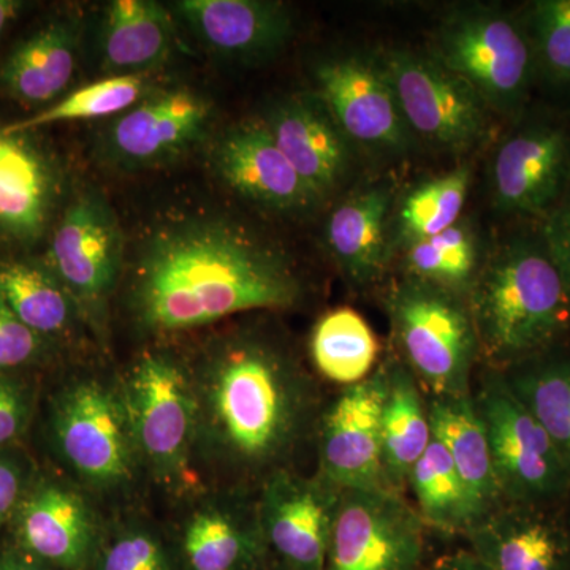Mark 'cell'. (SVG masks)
<instances>
[{"label":"cell","instance_id":"obj_1","mask_svg":"<svg viewBox=\"0 0 570 570\" xmlns=\"http://www.w3.org/2000/svg\"><path fill=\"white\" fill-rule=\"evenodd\" d=\"M302 281L276 247L227 219H184L154 232L135 262L129 311L149 335L202 328L302 299Z\"/></svg>","mask_w":570,"mask_h":570},{"label":"cell","instance_id":"obj_2","mask_svg":"<svg viewBox=\"0 0 570 570\" xmlns=\"http://www.w3.org/2000/svg\"><path fill=\"white\" fill-rule=\"evenodd\" d=\"M189 371L197 459L225 478L264 482L287 468L317 422L316 385L294 354L265 333L219 337Z\"/></svg>","mask_w":570,"mask_h":570},{"label":"cell","instance_id":"obj_3","mask_svg":"<svg viewBox=\"0 0 570 570\" xmlns=\"http://www.w3.org/2000/svg\"><path fill=\"white\" fill-rule=\"evenodd\" d=\"M468 305L479 360L498 371L550 352L570 328V292L542 238L517 236L485 255Z\"/></svg>","mask_w":570,"mask_h":570},{"label":"cell","instance_id":"obj_4","mask_svg":"<svg viewBox=\"0 0 570 570\" xmlns=\"http://www.w3.org/2000/svg\"><path fill=\"white\" fill-rule=\"evenodd\" d=\"M430 55L490 111L509 118L527 104L538 71L524 22L485 3L452 7L439 21Z\"/></svg>","mask_w":570,"mask_h":570},{"label":"cell","instance_id":"obj_5","mask_svg":"<svg viewBox=\"0 0 570 570\" xmlns=\"http://www.w3.org/2000/svg\"><path fill=\"white\" fill-rule=\"evenodd\" d=\"M401 362L431 397L472 393L479 341L468 298L403 276L385 295Z\"/></svg>","mask_w":570,"mask_h":570},{"label":"cell","instance_id":"obj_6","mask_svg":"<svg viewBox=\"0 0 570 570\" xmlns=\"http://www.w3.org/2000/svg\"><path fill=\"white\" fill-rule=\"evenodd\" d=\"M118 387L141 466L170 489L190 485L198 419L189 366L168 352H142Z\"/></svg>","mask_w":570,"mask_h":570},{"label":"cell","instance_id":"obj_7","mask_svg":"<svg viewBox=\"0 0 570 570\" xmlns=\"http://www.w3.org/2000/svg\"><path fill=\"white\" fill-rule=\"evenodd\" d=\"M51 434L59 455L89 489L129 485L141 466L118 384L80 377L55 397Z\"/></svg>","mask_w":570,"mask_h":570},{"label":"cell","instance_id":"obj_8","mask_svg":"<svg viewBox=\"0 0 570 570\" xmlns=\"http://www.w3.org/2000/svg\"><path fill=\"white\" fill-rule=\"evenodd\" d=\"M497 474L502 502L542 505L570 490V466L549 434L505 384L487 367L472 393Z\"/></svg>","mask_w":570,"mask_h":570},{"label":"cell","instance_id":"obj_9","mask_svg":"<svg viewBox=\"0 0 570 570\" xmlns=\"http://www.w3.org/2000/svg\"><path fill=\"white\" fill-rule=\"evenodd\" d=\"M377 59L415 140L449 153L471 151L485 140L489 108L430 52L389 48Z\"/></svg>","mask_w":570,"mask_h":570},{"label":"cell","instance_id":"obj_10","mask_svg":"<svg viewBox=\"0 0 570 570\" xmlns=\"http://www.w3.org/2000/svg\"><path fill=\"white\" fill-rule=\"evenodd\" d=\"M425 523L401 493L341 491L324 570H420Z\"/></svg>","mask_w":570,"mask_h":570},{"label":"cell","instance_id":"obj_11","mask_svg":"<svg viewBox=\"0 0 570 570\" xmlns=\"http://www.w3.org/2000/svg\"><path fill=\"white\" fill-rule=\"evenodd\" d=\"M122 254L121 227L102 195L88 190L67 206L52 234L50 266L81 317L99 332L121 275Z\"/></svg>","mask_w":570,"mask_h":570},{"label":"cell","instance_id":"obj_12","mask_svg":"<svg viewBox=\"0 0 570 570\" xmlns=\"http://www.w3.org/2000/svg\"><path fill=\"white\" fill-rule=\"evenodd\" d=\"M316 94L352 145L404 154L414 146L377 56L344 55L318 63Z\"/></svg>","mask_w":570,"mask_h":570},{"label":"cell","instance_id":"obj_13","mask_svg":"<svg viewBox=\"0 0 570 570\" xmlns=\"http://www.w3.org/2000/svg\"><path fill=\"white\" fill-rule=\"evenodd\" d=\"M341 491L288 468L265 478L255 505L269 557L285 570H324Z\"/></svg>","mask_w":570,"mask_h":570},{"label":"cell","instance_id":"obj_14","mask_svg":"<svg viewBox=\"0 0 570 570\" xmlns=\"http://www.w3.org/2000/svg\"><path fill=\"white\" fill-rule=\"evenodd\" d=\"M387 363L346 387L318 419V475L340 490L387 489L382 471V411ZM389 490V489H387Z\"/></svg>","mask_w":570,"mask_h":570},{"label":"cell","instance_id":"obj_15","mask_svg":"<svg viewBox=\"0 0 570 570\" xmlns=\"http://www.w3.org/2000/svg\"><path fill=\"white\" fill-rule=\"evenodd\" d=\"M212 112L209 100L193 89L149 91L105 130V153L122 167L167 163L204 140Z\"/></svg>","mask_w":570,"mask_h":570},{"label":"cell","instance_id":"obj_16","mask_svg":"<svg viewBox=\"0 0 570 570\" xmlns=\"http://www.w3.org/2000/svg\"><path fill=\"white\" fill-rule=\"evenodd\" d=\"M489 175L498 212L549 216L570 183V137L550 124L523 127L499 142Z\"/></svg>","mask_w":570,"mask_h":570},{"label":"cell","instance_id":"obj_17","mask_svg":"<svg viewBox=\"0 0 570 570\" xmlns=\"http://www.w3.org/2000/svg\"><path fill=\"white\" fill-rule=\"evenodd\" d=\"M11 524L17 547L59 570L91 569L102 538L88 498L59 479L29 483Z\"/></svg>","mask_w":570,"mask_h":570},{"label":"cell","instance_id":"obj_18","mask_svg":"<svg viewBox=\"0 0 570 570\" xmlns=\"http://www.w3.org/2000/svg\"><path fill=\"white\" fill-rule=\"evenodd\" d=\"M32 132L0 129V238L37 242L61 197L62 176Z\"/></svg>","mask_w":570,"mask_h":570},{"label":"cell","instance_id":"obj_19","mask_svg":"<svg viewBox=\"0 0 570 570\" xmlns=\"http://www.w3.org/2000/svg\"><path fill=\"white\" fill-rule=\"evenodd\" d=\"M214 164L225 184L254 204L279 212H296L318 204L262 119L228 130L217 142Z\"/></svg>","mask_w":570,"mask_h":570},{"label":"cell","instance_id":"obj_20","mask_svg":"<svg viewBox=\"0 0 570 570\" xmlns=\"http://www.w3.org/2000/svg\"><path fill=\"white\" fill-rule=\"evenodd\" d=\"M464 535L489 570H570L568 521L540 505L502 502Z\"/></svg>","mask_w":570,"mask_h":570},{"label":"cell","instance_id":"obj_21","mask_svg":"<svg viewBox=\"0 0 570 570\" xmlns=\"http://www.w3.org/2000/svg\"><path fill=\"white\" fill-rule=\"evenodd\" d=\"M265 122L318 202L346 178L352 142L317 94L288 97L273 108Z\"/></svg>","mask_w":570,"mask_h":570},{"label":"cell","instance_id":"obj_22","mask_svg":"<svg viewBox=\"0 0 570 570\" xmlns=\"http://www.w3.org/2000/svg\"><path fill=\"white\" fill-rule=\"evenodd\" d=\"M179 554L186 570H264L272 558L257 505L227 497L190 509L179 530Z\"/></svg>","mask_w":570,"mask_h":570},{"label":"cell","instance_id":"obj_23","mask_svg":"<svg viewBox=\"0 0 570 570\" xmlns=\"http://www.w3.org/2000/svg\"><path fill=\"white\" fill-rule=\"evenodd\" d=\"M179 17L209 50L238 61H264L292 36L287 7L268 0H183Z\"/></svg>","mask_w":570,"mask_h":570},{"label":"cell","instance_id":"obj_24","mask_svg":"<svg viewBox=\"0 0 570 570\" xmlns=\"http://www.w3.org/2000/svg\"><path fill=\"white\" fill-rule=\"evenodd\" d=\"M390 184H374L352 194L330 214L325 243L344 277L355 287L376 284L392 261Z\"/></svg>","mask_w":570,"mask_h":570},{"label":"cell","instance_id":"obj_25","mask_svg":"<svg viewBox=\"0 0 570 570\" xmlns=\"http://www.w3.org/2000/svg\"><path fill=\"white\" fill-rule=\"evenodd\" d=\"M431 430L448 450L453 466L471 499L475 523L502 504L489 439L472 393L463 396L430 397Z\"/></svg>","mask_w":570,"mask_h":570},{"label":"cell","instance_id":"obj_26","mask_svg":"<svg viewBox=\"0 0 570 570\" xmlns=\"http://www.w3.org/2000/svg\"><path fill=\"white\" fill-rule=\"evenodd\" d=\"M78 43L77 22H48L7 56L0 66V89L21 104L58 99L77 71Z\"/></svg>","mask_w":570,"mask_h":570},{"label":"cell","instance_id":"obj_27","mask_svg":"<svg viewBox=\"0 0 570 570\" xmlns=\"http://www.w3.org/2000/svg\"><path fill=\"white\" fill-rule=\"evenodd\" d=\"M387 395L382 411V471L389 490L401 493L409 474L433 441L428 401L400 358H387Z\"/></svg>","mask_w":570,"mask_h":570},{"label":"cell","instance_id":"obj_28","mask_svg":"<svg viewBox=\"0 0 570 570\" xmlns=\"http://www.w3.org/2000/svg\"><path fill=\"white\" fill-rule=\"evenodd\" d=\"M174 18L151 0H116L102 28V58L111 75H142L167 61L174 48Z\"/></svg>","mask_w":570,"mask_h":570},{"label":"cell","instance_id":"obj_29","mask_svg":"<svg viewBox=\"0 0 570 570\" xmlns=\"http://www.w3.org/2000/svg\"><path fill=\"white\" fill-rule=\"evenodd\" d=\"M0 298L22 324L43 337L69 332L81 317L73 296L50 265L2 262Z\"/></svg>","mask_w":570,"mask_h":570},{"label":"cell","instance_id":"obj_30","mask_svg":"<svg viewBox=\"0 0 570 570\" xmlns=\"http://www.w3.org/2000/svg\"><path fill=\"white\" fill-rule=\"evenodd\" d=\"M309 354L321 376L346 389L376 371L381 344L365 318L343 306L318 318L311 333Z\"/></svg>","mask_w":570,"mask_h":570},{"label":"cell","instance_id":"obj_31","mask_svg":"<svg viewBox=\"0 0 570 570\" xmlns=\"http://www.w3.org/2000/svg\"><path fill=\"white\" fill-rule=\"evenodd\" d=\"M474 167L464 163L412 187L392 216V253L441 234L461 219Z\"/></svg>","mask_w":570,"mask_h":570},{"label":"cell","instance_id":"obj_32","mask_svg":"<svg viewBox=\"0 0 570 570\" xmlns=\"http://www.w3.org/2000/svg\"><path fill=\"white\" fill-rule=\"evenodd\" d=\"M501 373L570 466V355L546 352Z\"/></svg>","mask_w":570,"mask_h":570},{"label":"cell","instance_id":"obj_33","mask_svg":"<svg viewBox=\"0 0 570 570\" xmlns=\"http://www.w3.org/2000/svg\"><path fill=\"white\" fill-rule=\"evenodd\" d=\"M404 276L436 285L468 298L483 261L474 225L461 219L448 230L409 246L403 253Z\"/></svg>","mask_w":570,"mask_h":570},{"label":"cell","instance_id":"obj_34","mask_svg":"<svg viewBox=\"0 0 570 570\" xmlns=\"http://www.w3.org/2000/svg\"><path fill=\"white\" fill-rule=\"evenodd\" d=\"M407 485L425 527L449 534H466L475 523L471 499L444 445L433 438L412 468Z\"/></svg>","mask_w":570,"mask_h":570},{"label":"cell","instance_id":"obj_35","mask_svg":"<svg viewBox=\"0 0 570 570\" xmlns=\"http://www.w3.org/2000/svg\"><path fill=\"white\" fill-rule=\"evenodd\" d=\"M148 92V85L142 75H110L104 80L82 86L47 110L9 124L3 129L9 132H33L50 124L119 116L140 102Z\"/></svg>","mask_w":570,"mask_h":570},{"label":"cell","instance_id":"obj_36","mask_svg":"<svg viewBox=\"0 0 570 570\" xmlns=\"http://www.w3.org/2000/svg\"><path fill=\"white\" fill-rule=\"evenodd\" d=\"M535 66L557 86H570V0H538L528 10Z\"/></svg>","mask_w":570,"mask_h":570},{"label":"cell","instance_id":"obj_37","mask_svg":"<svg viewBox=\"0 0 570 570\" xmlns=\"http://www.w3.org/2000/svg\"><path fill=\"white\" fill-rule=\"evenodd\" d=\"M91 570H171V561L154 532L134 524L100 538Z\"/></svg>","mask_w":570,"mask_h":570},{"label":"cell","instance_id":"obj_38","mask_svg":"<svg viewBox=\"0 0 570 570\" xmlns=\"http://www.w3.org/2000/svg\"><path fill=\"white\" fill-rule=\"evenodd\" d=\"M43 336L28 328L0 298V370L28 365L43 352Z\"/></svg>","mask_w":570,"mask_h":570},{"label":"cell","instance_id":"obj_39","mask_svg":"<svg viewBox=\"0 0 570 570\" xmlns=\"http://www.w3.org/2000/svg\"><path fill=\"white\" fill-rule=\"evenodd\" d=\"M542 242L570 292V198L547 216Z\"/></svg>","mask_w":570,"mask_h":570},{"label":"cell","instance_id":"obj_40","mask_svg":"<svg viewBox=\"0 0 570 570\" xmlns=\"http://www.w3.org/2000/svg\"><path fill=\"white\" fill-rule=\"evenodd\" d=\"M29 400L18 382L0 376V445L14 441L29 420Z\"/></svg>","mask_w":570,"mask_h":570},{"label":"cell","instance_id":"obj_41","mask_svg":"<svg viewBox=\"0 0 570 570\" xmlns=\"http://www.w3.org/2000/svg\"><path fill=\"white\" fill-rule=\"evenodd\" d=\"M28 487L20 461L0 453V530L13 519Z\"/></svg>","mask_w":570,"mask_h":570},{"label":"cell","instance_id":"obj_42","mask_svg":"<svg viewBox=\"0 0 570 570\" xmlns=\"http://www.w3.org/2000/svg\"><path fill=\"white\" fill-rule=\"evenodd\" d=\"M426 570H489L471 550H456L442 554Z\"/></svg>","mask_w":570,"mask_h":570},{"label":"cell","instance_id":"obj_43","mask_svg":"<svg viewBox=\"0 0 570 570\" xmlns=\"http://www.w3.org/2000/svg\"><path fill=\"white\" fill-rule=\"evenodd\" d=\"M0 570H55L20 547H11L0 553Z\"/></svg>","mask_w":570,"mask_h":570},{"label":"cell","instance_id":"obj_44","mask_svg":"<svg viewBox=\"0 0 570 570\" xmlns=\"http://www.w3.org/2000/svg\"><path fill=\"white\" fill-rule=\"evenodd\" d=\"M21 7L22 3L14 2V0H0V36L6 31L7 26L18 17Z\"/></svg>","mask_w":570,"mask_h":570},{"label":"cell","instance_id":"obj_45","mask_svg":"<svg viewBox=\"0 0 570 570\" xmlns=\"http://www.w3.org/2000/svg\"><path fill=\"white\" fill-rule=\"evenodd\" d=\"M566 521H568V527H569V531H570V517H569V519H568V520H566Z\"/></svg>","mask_w":570,"mask_h":570}]
</instances>
